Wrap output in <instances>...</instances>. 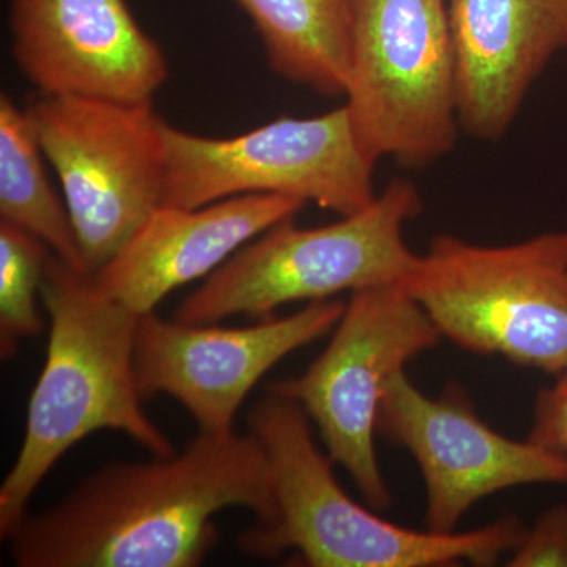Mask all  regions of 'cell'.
Returning a JSON list of instances; mask_svg holds the SVG:
<instances>
[{
    "label": "cell",
    "mask_w": 567,
    "mask_h": 567,
    "mask_svg": "<svg viewBox=\"0 0 567 567\" xmlns=\"http://www.w3.org/2000/svg\"><path fill=\"white\" fill-rule=\"evenodd\" d=\"M507 566L567 567V505L544 511L533 527L525 529L520 544L507 559Z\"/></svg>",
    "instance_id": "ac0fdd59"
},
{
    "label": "cell",
    "mask_w": 567,
    "mask_h": 567,
    "mask_svg": "<svg viewBox=\"0 0 567 567\" xmlns=\"http://www.w3.org/2000/svg\"><path fill=\"white\" fill-rule=\"evenodd\" d=\"M528 440L567 457V368L537 394Z\"/></svg>",
    "instance_id": "d6986e66"
},
{
    "label": "cell",
    "mask_w": 567,
    "mask_h": 567,
    "mask_svg": "<svg viewBox=\"0 0 567 567\" xmlns=\"http://www.w3.org/2000/svg\"><path fill=\"white\" fill-rule=\"evenodd\" d=\"M354 2H357V0H354Z\"/></svg>",
    "instance_id": "ffe728a7"
},
{
    "label": "cell",
    "mask_w": 567,
    "mask_h": 567,
    "mask_svg": "<svg viewBox=\"0 0 567 567\" xmlns=\"http://www.w3.org/2000/svg\"><path fill=\"white\" fill-rule=\"evenodd\" d=\"M377 432L415 458L425 486V525L432 532H456L481 499L507 488L567 484L566 456L494 431L461 386H446L432 398L405 371L388 383Z\"/></svg>",
    "instance_id": "30bf717a"
},
{
    "label": "cell",
    "mask_w": 567,
    "mask_h": 567,
    "mask_svg": "<svg viewBox=\"0 0 567 567\" xmlns=\"http://www.w3.org/2000/svg\"><path fill=\"white\" fill-rule=\"evenodd\" d=\"M230 507L256 524L275 516L270 461L251 431L199 432L173 456L104 465L7 543L18 567H196Z\"/></svg>",
    "instance_id": "6da1fadb"
},
{
    "label": "cell",
    "mask_w": 567,
    "mask_h": 567,
    "mask_svg": "<svg viewBox=\"0 0 567 567\" xmlns=\"http://www.w3.org/2000/svg\"><path fill=\"white\" fill-rule=\"evenodd\" d=\"M344 308L331 298L241 328L185 323L148 312L137 322V390L142 399L171 395L200 434H227L235 431V417L260 379L295 350L333 331Z\"/></svg>",
    "instance_id": "8fae6325"
},
{
    "label": "cell",
    "mask_w": 567,
    "mask_h": 567,
    "mask_svg": "<svg viewBox=\"0 0 567 567\" xmlns=\"http://www.w3.org/2000/svg\"><path fill=\"white\" fill-rule=\"evenodd\" d=\"M248 425L270 461L275 492L274 518L238 537L249 557L292 551L312 567L494 566L527 529L514 516L462 533L401 527L347 495L300 405L268 393L252 406Z\"/></svg>",
    "instance_id": "3957f363"
},
{
    "label": "cell",
    "mask_w": 567,
    "mask_h": 567,
    "mask_svg": "<svg viewBox=\"0 0 567 567\" xmlns=\"http://www.w3.org/2000/svg\"><path fill=\"white\" fill-rule=\"evenodd\" d=\"M423 212L413 183L394 181L363 210L327 226L293 219L254 238L178 305V322L205 324L234 316H275L284 305L331 300L383 284L402 282L417 254L406 223Z\"/></svg>",
    "instance_id": "5b68a950"
},
{
    "label": "cell",
    "mask_w": 567,
    "mask_h": 567,
    "mask_svg": "<svg viewBox=\"0 0 567 567\" xmlns=\"http://www.w3.org/2000/svg\"><path fill=\"white\" fill-rule=\"evenodd\" d=\"M50 316L47 361L33 388L24 442L0 487V536L29 514L41 481L71 447L99 431L128 435L153 456L177 453L145 410L134 346L140 317L92 274L50 257L41 286Z\"/></svg>",
    "instance_id": "7a4b0ae2"
},
{
    "label": "cell",
    "mask_w": 567,
    "mask_h": 567,
    "mask_svg": "<svg viewBox=\"0 0 567 567\" xmlns=\"http://www.w3.org/2000/svg\"><path fill=\"white\" fill-rule=\"evenodd\" d=\"M306 205L276 194H246L197 208L159 205L93 278L134 315L155 312L167 295L210 276Z\"/></svg>",
    "instance_id": "4fadbf2b"
},
{
    "label": "cell",
    "mask_w": 567,
    "mask_h": 567,
    "mask_svg": "<svg viewBox=\"0 0 567 567\" xmlns=\"http://www.w3.org/2000/svg\"><path fill=\"white\" fill-rule=\"evenodd\" d=\"M443 336L401 282L350 293L330 342L303 374L270 383L319 429L327 454L364 502L383 511L390 487L377 457V417L390 380Z\"/></svg>",
    "instance_id": "52a82bcc"
},
{
    "label": "cell",
    "mask_w": 567,
    "mask_h": 567,
    "mask_svg": "<svg viewBox=\"0 0 567 567\" xmlns=\"http://www.w3.org/2000/svg\"><path fill=\"white\" fill-rule=\"evenodd\" d=\"M163 205L197 208L246 194L315 203L339 216L375 199L377 159L346 106L316 117H281L234 137H205L166 122Z\"/></svg>",
    "instance_id": "ba28073f"
},
{
    "label": "cell",
    "mask_w": 567,
    "mask_h": 567,
    "mask_svg": "<svg viewBox=\"0 0 567 567\" xmlns=\"http://www.w3.org/2000/svg\"><path fill=\"white\" fill-rule=\"evenodd\" d=\"M401 284L461 349L550 375L567 368V233L502 246L440 235Z\"/></svg>",
    "instance_id": "277c9868"
},
{
    "label": "cell",
    "mask_w": 567,
    "mask_h": 567,
    "mask_svg": "<svg viewBox=\"0 0 567 567\" xmlns=\"http://www.w3.org/2000/svg\"><path fill=\"white\" fill-rule=\"evenodd\" d=\"M61 181L82 260L96 274L163 205L166 122L153 103L39 95L28 106Z\"/></svg>",
    "instance_id": "9c48e42d"
},
{
    "label": "cell",
    "mask_w": 567,
    "mask_h": 567,
    "mask_svg": "<svg viewBox=\"0 0 567 567\" xmlns=\"http://www.w3.org/2000/svg\"><path fill=\"white\" fill-rule=\"evenodd\" d=\"M10 32L39 95L153 103L169 76L126 0H11Z\"/></svg>",
    "instance_id": "7c38bea8"
},
{
    "label": "cell",
    "mask_w": 567,
    "mask_h": 567,
    "mask_svg": "<svg viewBox=\"0 0 567 567\" xmlns=\"http://www.w3.org/2000/svg\"><path fill=\"white\" fill-rule=\"evenodd\" d=\"M28 107L0 95V221L43 241L63 262L87 271L69 208L52 188Z\"/></svg>",
    "instance_id": "2e32d148"
},
{
    "label": "cell",
    "mask_w": 567,
    "mask_h": 567,
    "mask_svg": "<svg viewBox=\"0 0 567 567\" xmlns=\"http://www.w3.org/2000/svg\"><path fill=\"white\" fill-rule=\"evenodd\" d=\"M52 251L13 224L0 221V353L10 360L24 339L40 334L41 286Z\"/></svg>",
    "instance_id": "e0dca14e"
},
{
    "label": "cell",
    "mask_w": 567,
    "mask_h": 567,
    "mask_svg": "<svg viewBox=\"0 0 567 567\" xmlns=\"http://www.w3.org/2000/svg\"><path fill=\"white\" fill-rule=\"evenodd\" d=\"M262 39L268 65L323 96H344L354 0H235Z\"/></svg>",
    "instance_id": "9a60e30c"
},
{
    "label": "cell",
    "mask_w": 567,
    "mask_h": 567,
    "mask_svg": "<svg viewBox=\"0 0 567 567\" xmlns=\"http://www.w3.org/2000/svg\"><path fill=\"white\" fill-rule=\"evenodd\" d=\"M346 104L372 158L423 167L457 140V62L447 0H357Z\"/></svg>",
    "instance_id": "8992f818"
},
{
    "label": "cell",
    "mask_w": 567,
    "mask_h": 567,
    "mask_svg": "<svg viewBox=\"0 0 567 567\" xmlns=\"http://www.w3.org/2000/svg\"><path fill=\"white\" fill-rule=\"evenodd\" d=\"M457 62L458 122L495 141L533 82L567 48V0H447Z\"/></svg>",
    "instance_id": "5bb4252c"
}]
</instances>
